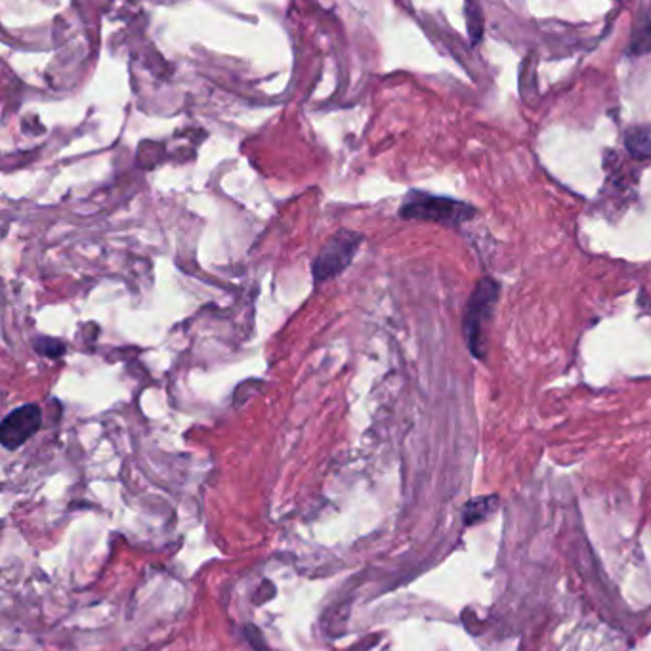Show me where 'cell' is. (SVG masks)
Listing matches in <instances>:
<instances>
[{
	"label": "cell",
	"instance_id": "277c9868",
	"mask_svg": "<svg viewBox=\"0 0 651 651\" xmlns=\"http://www.w3.org/2000/svg\"><path fill=\"white\" fill-rule=\"evenodd\" d=\"M42 424V411L39 405L27 403L14 409L6 419L2 420L0 426V441L2 447L8 451H14L21 447L25 441L31 440Z\"/></svg>",
	"mask_w": 651,
	"mask_h": 651
},
{
	"label": "cell",
	"instance_id": "8992f818",
	"mask_svg": "<svg viewBox=\"0 0 651 651\" xmlns=\"http://www.w3.org/2000/svg\"><path fill=\"white\" fill-rule=\"evenodd\" d=\"M648 50H651V21H638L636 27H634V33H632L630 52L638 56V54H644Z\"/></svg>",
	"mask_w": 651,
	"mask_h": 651
},
{
	"label": "cell",
	"instance_id": "6da1fadb",
	"mask_svg": "<svg viewBox=\"0 0 651 651\" xmlns=\"http://www.w3.org/2000/svg\"><path fill=\"white\" fill-rule=\"evenodd\" d=\"M499 298V283L491 277L478 281L476 289L470 294L464 312V338L472 356L483 359L487 350V327L493 319L495 304Z\"/></svg>",
	"mask_w": 651,
	"mask_h": 651
},
{
	"label": "cell",
	"instance_id": "3957f363",
	"mask_svg": "<svg viewBox=\"0 0 651 651\" xmlns=\"http://www.w3.org/2000/svg\"><path fill=\"white\" fill-rule=\"evenodd\" d=\"M359 247V235L354 231H338L333 235L314 262V275L317 281H325L342 272L354 258Z\"/></svg>",
	"mask_w": 651,
	"mask_h": 651
},
{
	"label": "cell",
	"instance_id": "52a82bcc",
	"mask_svg": "<svg viewBox=\"0 0 651 651\" xmlns=\"http://www.w3.org/2000/svg\"><path fill=\"white\" fill-rule=\"evenodd\" d=\"M466 25L470 39L476 44L483 37V18L482 10L478 4H466Z\"/></svg>",
	"mask_w": 651,
	"mask_h": 651
},
{
	"label": "cell",
	"instance_id": "7a4b0ae2",
	"mask_svg": "<svg viewBox=\"0 0 651 651\" xmlns=\"http://www.w3.org/2000/svg\"><path fill=\"white\" fill-rule=\"evenodd\" d=\"M399 214L401 218L407 220H430L447 226H459L462 222L470 220L476 214V210L468 203H462L457 199L413 191L407 195L405 203L399 209Z\"/></svg>",
	"mask_w": 651,
	"mask_h": 651
},
{
	"label": "cell",
	"instance_id": "ba28073f",
	"mask_svg": "<svg viewBox=\"0 0 651 651\" xmlns=\"http://www.w3.org/2000/svg\"><path fill=\"white\" fill-rule=\"evenodd\" d=\"M35 348L41 352V354H46L50 357H58L63 354V344L60 340H54V338H41L35 342Z\"/></svg>",
	"mask_w": 651,
	"mask_h": 651
},
{
	"label": "cell",
	"instance_id": "5b68a950",
	"mask_svg": "<svg viewBox=\"0 0 651 651\" xmlns=\"http://www.w3.org/2000/svg\"><path fill=\"white\" fill-rule=\"evenodd\" d=\"M625 146L636 159L651 157V128L648 125L630 126L625 134Z\"/></svg>",
	"mask_w": 651,
	"mask_h": 651
}]
</instances>
